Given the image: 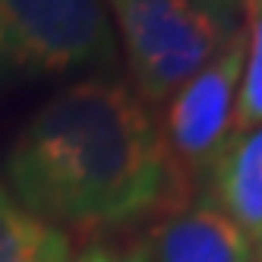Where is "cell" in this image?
<instances>
[{
	"mask_svg": "<svg viewBox=\"0 0 262 262\" xmlns=\"http://www.w3.org/2000/svg\"><path fill=\"white\" fill-rule=\"evenodd\" d=\"M4 183L29 215L67 237L155 224L190 205L158 120L117 76H82L48 98L13 139Z\"/></svg>",
	"mask_w": 262,
	"mask_h": 262,
	"instance_id": "1",
	"label": "cell"
},
{
	"mask_svg": "<svg viewBox=\"0 0 262 262\" xmlns=\"http://www.w3.org/2000/svg\"><path fill=\"white\" fill-rule=\"evenodd\" d=\"M117 38L104 0H0V89L111 76Z\"/></svg>",
	"mask_w": 262,
	"mask_h": 262,
	"instance_id": "2",
	"label": "cell"
},
{
	"mask_svg": "<svg viewBox=\"0 0 262 262\" xmlns=\"http://www.w3.org/2000/svg\"><path fill=\"white\" fill-rule=\"evenodd\" d=\"M104 7L120 35L129 89L148 107H161L240 26L199 0H104Z\"/></svg>",
	"mask_w": 262,
	"mask_h": 262,
	"instance_id": "3",
	"label": "cell"
},
{
	"mask_svg": "<svg viewBox=\"0 0 262 262\" xmlns=\"http://www.w3.org/2000/svg\"><path fill=\"white\" fill-rule=\"evenodd\" d=\"M243 57H247V29L240 23L215 57L161 104V142L171 171L190 202L224 145L231 142Z\"/></svg>",
	"mask_w": 262,
	"mask_h": 262,
	"instance_id": "4",
	"label": "cell"
},
{
	"mask_svg": "<svg viewBox=\"0 0 262 262\" xmlns=\"http://www.w3.org/2000/svg\"><path fill=\"white\" fill-rule=\"evenodd\" d=\"M145 247L148 262H262L250 237L202 199L158 218Z\"/></svg>",
	"mask_w": 262,
	"mask_h": 262,
	"instance_id": "5",
	"label": "cell"
},
{
	"mask_svg": "<svg viewBox=\"0 0 262 262\" xmlns=\"http://www.w3.org/2000/svg\"><path fill=\"white\" fill-rule=\"evenodd\" d=\"M199 190L202 202L228 215L262 256V126L224 145Z\"/></svg>",
	"mask_w": 262,
	"mask_h": 262,
	"instance_id": "6",
	"label": "cell"
},
{
	"mask_svg": "<svg viewBox=\"0 0 262 262\" xmlns=\"http://www.w3.org/2000/svg\"><path fill=\"white\" fill-rule=\"evenodd\" d=\"M73 243L13 199L0 180V262H70Z\"/></svg>",
	"mask_w": 262,
	"mask_h": 262,
	"instance_id": "7",
	"label": "cell"
},
{
	"mask_svg": "<svg viewBox=\"0 0 262 262\" xmlns=\"http://www.w3.org/2000/svg\"><path fill=\"white\" fill-rule=\"evenodd\" d=\"M243 29H247V57L237 89L231 139L262 126V0L243 4Z\"/></svg>",
	"mask_w": 262,
	"mask_h": 262,
	"instance_id": "8",
	"label": "cell"
},
{
	"mask_svg": "<svg viewBox=\"0 0 262 262\" xmlns=\"http://www.w3.org/2000/svg\"><path fill=\"white\" fill-rule=\"evenodd\" d=\"M70 262H148L145 237L133 243H114V240H92L82 253H76Z\"/></svg>",
	"mask_w": 262,
	"mask_h": 262,
	"instance_id": "9",
	"label": "cell"
},
{
	"mask_svg": "<svg viewBox=\"0 0 262 262\" xmlns=\"http://www.w3.org/2000/svg\"><path fill=\"white\" fill-rule=\"evenodd\" d=\"M199 4H205L209 10L221 13L224 19L240 23V19H243V4H247V0H199Z\"/></svg>",
	"mask_w": 262,
	"mask_h": 262,
	"instance_id": "10",
	"label": "cell"
}]
</instances>
